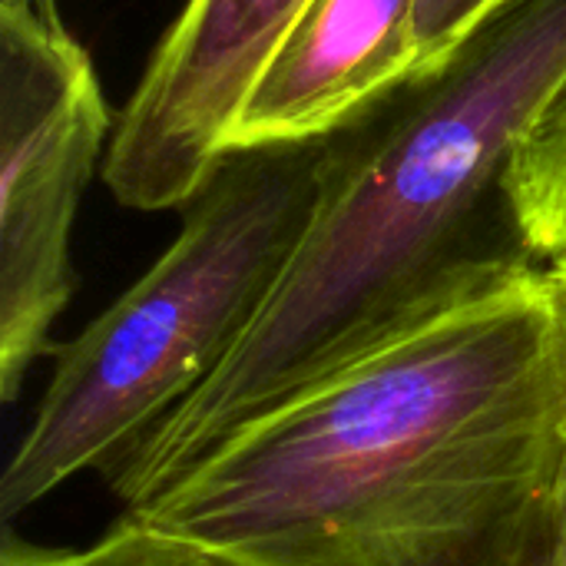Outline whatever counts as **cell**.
<instances>
[{
	"instance_id": "1",
	"label": "cell",
	"mask_w": 566,
	"mask_h": 566,
	"mask_svg": "<svg viewBox=\"0 0 566 566\" xmlns=\"http://www.w3.org/2000/svg\"><path fill=\"white\" fill-rule=\"evenodd\" d=\"M564 458L537 265L245 424L123 514L252 566H531Z\"/></svg>"
},
{
	"instance_id": "2",
	"label": "cell",
	"mask_w": 566,
	"mask_h": 566,
	"mask_svg": "<svg viewBox=\"0 0 566 566\" xmlns=\"http://www.w3.org/2000/svg\"><path fill=\"white\" fill-rule=\"evenodd\" d=\"M566 90V0H507L434 73L335 136V159L275 295L229 361L109 478L123 511L182 481L245 424L537 269L507 206L521 143Z\"/></svg>"
},
{
	"instance_id": "3",
	"label": "cell",
	"mask_w": 566,
	"mask_h": 566,
	"mask_svg": "<svg viewBox=\"0 0 566 566\" xmlns=\"http://www.w3.org/2000/svg\"><path fill=\"white\" fill-rule=\"evenodd\" d=\"M335 136L222 156L172 245L56 352L0 478L3 521L86 471L116 468L229 361L312 226Z\"/></svg>"
},
{
	"instance_id": "4",
	"label": "cell",
	"mask_w": 566,
	"mask_h": 566,
	"mask_svg": "<svg viewBox=\"0 0 566 566\" xmlns=\"http://www.w3.org/2000/svg\"><path fill=\"white\" fill-rule=\"evenodd\" d=\"M109 106L56 7L0 3V398L10 405L73 295L70 239Z\"/></svg>"
},
{
	"instance_id": "5",
	"label": "cell",
	"mask_w": 566,
	"mask_h": 566,
	"mask_svg": "<svg viewBox=\"0 0 566 566\" xmlns=\"http://www.w3.org/2000/svg\"><path fill=\"white\" fill-rule=\"evenodd\" d=\"M312 0H186L129 96L103 159V179L129 209L192 202L222 156L232 123Z\"/></svg>"
},
{
	"instance_id": "6",
	"label": "cell",
	"mask_w": 566,
	"mask_h": 566,
	"mask_svg": "<svg viewBox=\"0 0 566 566\" xmlns=\"http://www.w3.org/2000/svg\"><path fill=\"white\" fill-rule=\"evenodd\" d=\"M418 73V0H312L249 90L229 149L335 136Z\"/></svg>"
},
{
	"instance_id": "7",
	"label": "cell",
	"mask_w": 566,
	"mask_h": 566,
	"mask_svg": "<svg viewBox=\"0 0 566 566\" xmlns=\"http://www.w3.org/2000/svg\"><path fill=\"white\" fill-rule=\"evenodd\" d=\"M507 206L534 262H566V90L514 153Z\"/></svg>"
},
{
	"instance_id": "8",
	"label": "cell",
	"mask_w": 566,
	"mask_h": 566,
	"mask_svg": "<svg viewBox=\"0 0 566 566\" xmlns=\"http://www.w3.org/2000/svg\"><path fill=\"white\" fill-rule=\"evenodd\" d=\"M0 566H252L219 547L123 514L99 541L76 551H50L3 537Z\"/></svg>"
},
{
	"instance_id": "9",
	"label": "cell",
	"mask_w": 566,
	"mask_h": 566,
	"mask_svg": "<svg viewBox=\"0 0 566 566\" xmlns=\"http://www.w3.org/2000/svg\"><path fill=\"white\" fill-rule=\"evenodd\" d=\"M507 0H418L421 76L444 66Z\"/></svg>"
},
{
	"instance_id": "10",
	"label": "cell",
	"mask_w": 566,
	"mask_h": 566,
	"mask_svg": "<svg viewBox=\"0 0 566 566\" xmlns=\"http://www.w3.org/2000/svg\"><path fill=\"white\" fill-rule=\"evenodd\" d=\"M544 269V289L551 298V315H554V335H557V355H560V371H564L566 388V262H551Z\"/></svg>"
},
{
	"instance_id": "11",
	"label": "cell",
	"mask_w": 566,
	"mask_h": 566,
	"mask_svg": "<svg viewBox=\"0 0 566 566\" xmlns=\"http://www.w3.org/2000/svg\"><path fill=\"white\" fill-rule=\"evenodd\" d=\"M547 566H566V458L560 468V481L554 491V507H551V557Z\"/></svg>"
},
{
	"instance_id": "12",
	"label": "cell",
	"mask_w": 566,
	"mask_h": 566,
	"mask_svg": "<svg viewBox=\"0 0 566 566\" xmlns=\"http://www.w3.org/2000/svg\"><path fill=\"white\" fill-rule=\"evenodd\" d=\"M547 557H551V527H547V537H544V544L537 547V554H534L531 566H547Z\"/></svg>"
},
{
	"instance_id": "13",
	"label": "cell",
	"mask_w": 566,
	"mask_h": 566,
	"mask_svg": "<svg viewBox=\"0 0 566 566\" xmlns=\"http://www.w3.org/2000/svg\"><path fill=\"white\" fill-rule=\"evenodd\" d=\"M0 3H33V7H56V0H0Z\"/></svg>"
}]
</instances>
